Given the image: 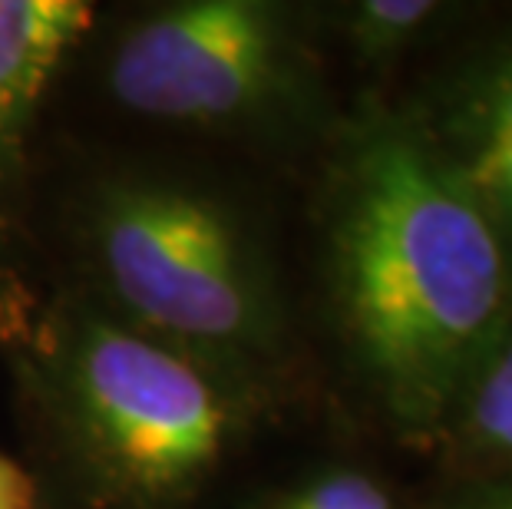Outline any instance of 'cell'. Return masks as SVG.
Segmentation results:
<instances>
[{"mask_svg":"<svg viewBox=\"0 0 512 509\" xmlns=\"http://www.w3.org/2000/svg\"><path fill=\"white\" fill-rule=\"evenodd\" d=\"M271 14L245 0H199L149 17L119 43V103L159 119H219L265 90L275 70Z\"/></svg>","mask_w":512,"mask_h":509,"instance_id":"277c9868","label":"cell"},{"mask_svg":"<svg viewBox=\"0 0 512 509\" xmlns=\"http://www.w3.org/2000/svg\"><path fill=\"white\" fill-rule=\"evenodd\" d=\"M483 509H512V490L503 493V496H496V500H489Z\"/></svg>","mask_w":512,"mask_h":509,"instance_id":"8fae6325","label":"cell"},{"mask_svg":"<svg viewBox=\"0 0 512 509\" xmlns=\"http://www.w3.org/2000/svg\"><path fill=\"white\" fill-rule=\"evenodd\" d=\"M433 14L427 0H370L361 7V34L370 43L400 40Z\"/></svg>","mask_w":512,"mask_h":509,"instance_id":"9c48e42d","label":"cell"},{"mask_svg":"<svg viewBox=\"0 0 512 509\" xmlns=\"http://www.w3.org/2000/svg\"><path fill=\"white\" fill-rule=\"evenodd\" d=\"M285 509H394L387 493L361 473H334L291 496Z\"/></svg>","mask_w":512,"mask_h":509,"instance_id":"ba28073f","label":"cell"},{"mask_svg":"<svg viewBox=\"0 0 512 509\" xmlns=\"http://www.w3.org/2000/svg\"><path fill=\"white\" fill-rule=\"evenodd\" d=\"M34 503L37 486L30 473L17 460L0 453V509H34Z\"/></svg>","mask_w":512,"mask_h":509,"instance_id":"30bf717a","label":"cell"},{"mask_svg":"<svg viewBox=\"0 0 512 509\" xmlns=\"http://www.w3.org/2000/svg\"><path fill=\"white\" fill-rule=\"evenodd\" d=\"M470 427L483 447L512 453V344L479 384L470 407Z\"/></svg>","mask_w":512,"mask_h":509,"instance_id":"52a82bcc","label":"cell"},{"mask_svg":"<svg viewBox=\"0 0 512 509\" xmlns=\"http://www.w3.org/2000/svg\"><path fill=\"white\" fill-rule=\"evenodd\" d=\"M93 24L83 0H0V338L37 344L40 305L20 272L17 189L43 90Z\"/></svg>","mask_w":512,"mask_h":509,"instance_id":"5b68a950","label":"cell"},{"mask_svg":"<svg viewBox=\"0 0 512 509\" xmlns=\"http://www.w3.org/2000/svg\"><path fill=\"white\" fill-rule=\"evenodd\" d=\"M103 262L119 298L156 328L222 341L245 331L252 295L232 229L172 189H129L106 209Z\"/></svg>","mask_w":512,"mask_h":509,"instance_id":"7a4b0ae2","label":"cell"},{"mask_svg":"<svg viewBox=\"0 0 512 509\" xmlns=\"http://www.w3.org/2000/svg\"><path fill=\"white\" fill-rule=\"evenodd\" d=\"M337 262L370 371L403 414H437L506 301L503 248L473 192L420 146L377 139L354 166Z\"/></svg>","mask_w":512,"mask_h":509,"instance_id":"6da1fadb","label":"cell"},{"mask_svg":"<svg viewBox=\"0 0 512 509\" xmlns=\"http://www.w3.org/2000/svg\"><path fill=\"white\" fill-rule=\"evenodd\" d=\"M466 189L473 196H486L506 215H512V73L489 106Z\"/></svg>","mask_w":512,"mask_h":509,"instance_id":"8992f818","label":"cell"},{"mask_svg":"<svg viewBox=\"0 0 512 509\" xmlns=\"http://www.w3.org/2000/svg\"><path fill=\"white\" fill-rule=\"evenodd\" d=\"M80 394L96 437L129 480L172 490L212 467L228 414L212 384L136 334L100 328L80 357Z\"/></svg>","mask_w":512,"mask_h":509,"instance_id":"3957f363","label":"cell"}]
</instances>
